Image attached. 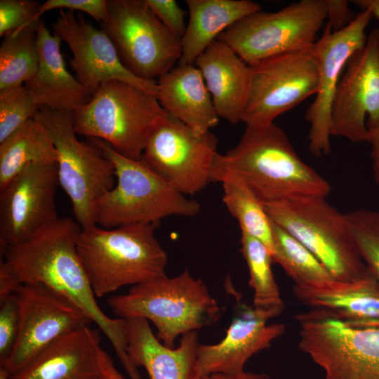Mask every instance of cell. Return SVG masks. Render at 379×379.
<instances>
[{
	"instance_id": "cell-22",
	"label": "cell",
	"mask_w": 379,
	"mask_h": 379,
	"mask_svg": "<svg viewBox=\"0 0 379 379\" xmlns=\"http://www.w3.org/2000/svg\"><path fill=\"white\" fill-rule=\"evenodd\" d=\"M219 117L236 124L241 122L245 109L251 68L225 43L213 41L197 58Z\"/></svg>"
},
{
	"instance_id": "cell-41",
	"label": "cell",
	"mask_w": 379,
	"mask_h": 379,
	"mask_svg": "<svg viewBox=\"0 0 379 379\" xmlns=\"http://www.w3.org/2000/svg\"><path fill=\"white\" fill-rule=\"evenodd\" d=\"M215 379H272L267 375L246 372L245 371L235 374H213Z\"/></svg>"
},
{
	"instance_id": "cell-12",
	"label": "cell",
	"mask_w": 379,
	"mask_h": 379,
	"mask_svg": "<svg viewBox=\"0 0 379 379\" xmlns=\"http://www.w3.org/2000/svg\"><path fill=\"white\" fill-rule=\"evenodd\" d=\"M218 145L211 131L197 133L168 113L149 136L140 161L180 193L192 196L212 182Z\"/></svg>"
},
{
	"instance_id": "cell-15",
	"label": "cell",
	"mask_w": 379,
	"mask_h": 379,
	"mask_svg": "<svg viewBox=\"0 0 379 379\" xmlns=\"http://www.w3.org/2000/svg\"><path fill=\"white\" fill-rule=\"evenodd\" d=\"M20 329L13 352L3 368L8 376L62 335L92 323L74 303L39 283L22 284L15 291Z\"/></svg>"
},
{
	"instance_id": "cell-44",
	"label": "cell",
	"mask_w": 379,
	"mask_h": 379,
	"mask_svg": "<svg viewBox=\"0 0 379 379\" xmlns=\"http://www.w3.org/2000/svg\"><path fill=\"white\" fill-rule=\"evenodd\" d=\"M373 158V171L376 183L379 185V153L371 154Z\"/></svg>"
},
{
	"instance_id": "cell-42",
	"label": "cell",
	"mask_w": 379,
	"mask_h": 379,
	"mask_svg": "<svg viewBox=\"0 0 379 379\" xmlns=\"http://www.w3.org/2000/svg\"><path fill=\"white\" fill-rule=\"evenodd\" d=\"M352 2L361 11H368L373 18L379 20V0H354Z\"/></svg>"
},
{
	"instance_id": "cell-4",
	"label": "cell",
	"mask_w": 379,
	"mask_h": 379,
	"mask_svg": "<svg viewBox=\"0 0 379 379\" xmlns=\"http://www.w3.org/2000/svg\"><path fill=\"white\" fill-rule=\"evenodd\" d=\"M107 304L119 318L150 321L157 338L171 348L179 335L212 325L221 315L206 284L187 269L174 277L132 286L127 293L109 298Z\"/></svg>"
},
{
	"instance_id": "cell-35",
	"label": "cell",
	"mask_w": 379,
	"mask_h": 379,
	"mask_svg": "<svg viewBox=\"0 0 379 379\" xmlns=\"http://www.w3.org/2000/svg\"><path fill=\"white\" fill-rule=\"evenodd\" d=\"M41 4L34 0H1L0 36L4 37L34 22Z\"/></svg>"
},
{
	"instance_id": "cell-36",
	"label": "cell",
	"mask_w": 379,
	"mask_h": 379,
	"mask_svg": "<svg viewBox=\"0 0 379 379\" xmlns=\"http://www.w3.org/2000/svg\"><path fill=\"white\" fill-rule=\"evenodd\" d=\"M53 9L84 12L100 23L107 15V0H47L41 4L33 21L39 20L44 13Z\"/></svg>"
},
{
	"instance_id": "cell-13",
	"label": "cell",
	"mask_w": 379,
	"mask_h": 379,
	"mask_svg": "<svg viewBox=\"0 0 379 379\" xmlns=\"http://www.w3.org/2000/svg\"><path fill=\"white\" fill-rule=\"evenodd\" d=\"M311 48L250 66L249 87L241 122L246 126L274 123L277 117L316 94L318 72Z\"/></svg>"
},
{
	"instance_id": "cell-11",
	"label": "cell",
	"mask_w": 379,
	"mask_h": 379,
	"mask_svg": "<svg viewBox=\"0 0 379 379\" xmlns=\"http://www.w3.org/2000/svg\"><path fill=\"white\" fill-rule=\"evenodd\" d=\"M101 29L124 66L136 77L156 81L181 56V39L162 23L145 0H107Z\"/></svg>"
},
{
	"instance_id": "cell-29",
	"label": "cell",
	"mask_w": 379,
	"mask_h": 379,
	"mask_svg": "<svg viewBox=\"0 0 379 379\" xmlns=\"http://www.w3.org/2000/svg\"><path fill=\"white\" fill-rule=\"evenodd\" d=\"M274 253L295 285L320 287L335 280L317 258L296 238L272 222Z\"/></svg>"
},
{
	"instance_id": "cell-26",
	"label": "cell",
	"mask_w": 379,
	"mask_h": 379,
	"mask_svg": "<svg viewBox=\"0 0 379 379\" xmlns=\"http://www.w3.org/2000/svg\"><path fill=\"white\" fill-rule=\"evenodd\" d=\"M189 22L181 38L178 64H194L218 36L241 19L261 11L250 0H186Z\"/></svg>"
},
{
	"instance_id": "cell-19",
	"label": "cell",
	"mask_w": 379,
	"mask_h": 379,
	"mask_svg": "<svg viewBox=\"0 0 379 379\" xmlns=\"http://www.w3.org/2000/svg\"><path fill=\"white\" fill-rule=\"evenodd\" d=\"M225 338L216 344H199L194 373L199 375L235 374L244 371L247 361L271 346L286 330L284 324H267L281 313L249 307L240 301Z\"/></svg>"
},
{
	"instance_id": "cell-17",
	"label": "cell",
	"mask_w": 379,
	"mask_h": 379,
	"mask_svg": "<svg viewBox=\"0 0 379 379\" xmlns=\"http://www.w3.org/2000/svg\"><path fill=\"white\" fill-rule=\"evenodd\" d=\"M59 186L56 163L27 165L0 190V252L25 241L51 225L57 215Z\"/></svg>"
},
{
	"instance_id": "cell-6",
	"label": "cell",
	"mask_w": 379,
	"mask_h": 379,
	"mask_svg": "<svg viewBox=\"0 0 379 379\" xmlns=\"http://www.w3.org/2000/svg\"><path fill=\"white\" fill-rule=\"evenodd\" d=\"M167 114L155 95L109 80L73 112L74 128L77 135L102 140L120 154L140 160L149 136Z\"/></svg>"
},
{
	"instance_id": "cell-31",
	"label": "cell",
	"mask_w": 379,
	"mask_h": 379,
	"mask_svg": "<svg viewBox=\"0 0 379 379\" xmlns=\"http://www.w3.org/2000/svg\"><path fill=\"white\" fill-rule=\"evenodd\" d=\"M241 252L249 272V286L253 289V307L282 313L285 308L272 271V255L258 239L241 232Z\"/></svg>"
},
{
	"instance_id": "cell-25",
	"label": "cell",
	"mask_w": 379,
	"mask_h": 379,
	"mask_svg": "<svg viewBox=\"0 0 379 379\" xmlns=\"http://www.w3.org/2000/svg\"><path fill=\"white\" fill-rule=\"evenodd\" d=\"M162 107L197 133L211 131L219 122L211 95L194 64L180 65L157 81Z\"/></svg>"
},
{
	"instance_id": "cell-30",
	"label": "cell",
	"mask_w": 379,
	"mask_h": 379,
	"mask_svg": "<svg viewBox=\"0 0 379 379\" xmlns=\"http://www.w3.org/2000/svg\"><path fill=\"white\" fill-rule=\"evenodd\" d=\"M39 20L4 37L0 46V91L24 85L35 74Z\"/></svg>"
},
{
	"instance_id": "cell-2",
	"label": "cell",
	"mask_w": 379,
	"mask_h": 379,
	"mask_svg": "<svg viewBox=\"0 0 379 379\" xmlns=\"http://www.w3.org/2000/svg\"><path fill=\"white\" fill-rule=\"evenodd\" d=\"M227 173L241 178L262 204L326 197L331 190L329 182L300 158L285 132L274 123L246 126L237 145L217 154L212 182Z\"/></svg>"
},
{
	"instance_id": "cell-45",
	"label": "cell",
	"mask_w": 379,
	"mask_h": 379,
	"mask_svg": "<svg viewBox=\"0 0 379 379\" xmlns=\"http://www.w3.org/2000/svg\"><path fill=\"white\" fill-rule=\"evenodd\" d=\"M191 379H215V378L213 375H199L197 374H194Z\"/></svg>"
},
{
	"instance_id": "cell-9",
	"label": "cell",
	"mask_w": 379,
	"mask_h": 379,
	"mask_svg": "<svg viewBox=\"0 0 379 379\" xmlns=\"http://www.w3.org/2000/svg\"><path fill=\"white\" fill-rule=\"evenodd\" d=\"M326 18V0H300L276 12L252 13L228 27L217 39L253 66L310 48Z\"/></svg>"
},
{
	"instance_id": "cell-10",
	"label": "cell",
	"mask_w": 379,
	"mask_h": 379,
	"mask_svg": "<svg viewBox=\"0 0 379 379\" xmlns=\"http://www.w3.org/2000/svg\"><path fill=\"white\" fill-rule=\"evenodd\" d=\"M298 348L326 379H379V327H358L317 309L298 313Z\"/></svg>"
},
{
	"instance_id": "cell-27",
	"label": "cell",
	"mask_w": 379,
	"mask_h": 379,
	"mask_svg": "<svg viewBox=\"0 0 379 379\" xmlns=\"http://www.w3.org/2000/svg\"><path fill=\"white\" fill-rule=\"evenodd\" d=\"M56 161L57 152L49 133L39 121L29 119L0 142V190L27 165Z\"/></svg>"
},
{
	"instance_id": "cell-23",
	"label": "cell",
	"mask_w": 379,
	"mask_h": 379,
	"mask_svg": "<svg viewBox=\"0 0 379 379\" xmlns=\"http://www.w3.org/2000/svg\"><path fill=\"white\" fill-rule=\"evenodd\" d=\"M125 333L132 363L144 367L150 379H191L194 374L197 331L182 335L179 346L174 348L165 346L143 318L126 319Z\"/></svg>"
},
{
	"instance_id": "cell-5",
	"label": "cell",
	"mask_w": 379,
	"mask_h": 379,
	"mask_svg": "<svg viewBox=\"0 0 379 379\" xmlns=\"http://www.w3.org/2000/svg\"><path fill=\"white\" fill-rule=\"evenodd\" d=\"M112 163L117 183L97 201L96 225L115 228L134 224L159 223L171 215L194 217L200 204L175 190L140 160L127 158L109 144L88 138Z\"/></svg>"
},
{
	"instance_id": "cell-40",
	"label": "cell",
	"mask_w": 379,
	"mask_h": 379,
	"mask_svg": "<svg viewBox=\"0 0 379 379\" xmlns=\"http://www.w3.org/2000/svg\"><path fill=\"white\" fill-rule=\"evenodd\" d=\"M100 367L102 374L109 379H124L114 366L111 357L105 350H102L100 355Z\"/></svg>"
},
{
	"instance_id": "cell-1",
	"label": "cell",
	"mask_w": 379,
	"mask_h": 379,
	"mask_svg": "<svg viewBox=\"0 0 379 379\" xmlns=\"http://www.w3.org/2000/svg\"><path fill=\"white\" fill-rule=\"evenodd\" d=\"M81 232L76 220L58 218L1 256L20 285L42 284L78 307L105 334L122 366H128L125 319L111 318L99 307L77 252Z\"/></svg>"
},
{
	"instance_id": "cell-34",
	"label": "cell",
	"mask_w": 379,
	"mask_h": 379,
	"mask_svg": "<svg viewBox=\"0 0 379 379\" xmlns=\"http://www.w3.org/2000/svg\"><path fill=\"white\" fill-rule=\"evenodd\" d=\"M20 329V311L15 293L0 299V366L8 360Z\"/></svg>"
},
{
	"instance_id": "cell-43",
	"label": "cell",
	"mask_w": 379,
	"mask_h": 379,
	"mask_svg": "<svg viewBox=\"0 0 379 379\" xmlns=\"http://www.w3.org/2000/svg\"><path fill=\"white\" fill-rule=\"evenodd\" d=\"M368 142L372 146L371 154L379 153V126L369 133Z\"/></svg>"
},
{
	"instance_id": "cell-46",
	"label": "cell",
	"mask_w": 379,
	"mask_h": 379,
	"mask_svg": "<svg viewBox=\"0 0 379 379\" xmlns=\"http://www.w3.org/2000/svg\"><path fill=\"white\" fill-rule=\"evenodd\" d=\"M8 375L4 368H0V379H8Z\"/></svg>"
},
{
	"instance_id": "cell-8",
	"label": "cell",
	"mask_w": 379,
	"mask_h": 379,
	"mask_svg": "<svg viewBox=\"0 0 379 379\" xmlns=\"http://www.w3.org/2000/svg\"><path fill=\"white\" fill-rule=\"evenodd\" d=\"M34 119L51 138L59 185L71 201L75 220L81 229L96 225V203L115 185L112 161L89 140L77 138L73 112L41 107Z\"/></svg>"
},
{
	"instance_id": "cell-21",
	"label": "cell",
	"mask_w": 379,
	"mask_h": 379,
	"mask_svg": "<svg viewBox=\"0 0 379 379\" xmlns=\"http://www.w3.org/2000/svg\"><path fill=\"white\" fill-rule=\"evenodd\" d=\"M61 42L40 20L37 26L38 68L24 86L39 106L73 112L86 104L91 96L67 70Z\"/></svg>"
},
{
	"instance_id": "cell-47",
	"label": "cell",
	"mask_w": 379,
	"mask_h": 379,
	"mask_svg": "<svg viewBox=\"0 0 379 379\" xmlns=\"http://www.w3.org/2000/svg\"><path fill=\"white\" fill-rule=\"evenodd\" d=\"M95 379H109L107 376L102 374L100 376L97 377Z\"/></svg>"
},
{
	"instance_id": "cell-32",
	"label": "cell",
	"mask_w": 379,
	"mask_h": 379,
	"mask_svg": "<svg viewBox=\"0 0 379 379\" xmlns=\"http://www.w3.org/2000/svg\"><path fill=\"white\" fill-rule=\"evenodd\" d=\"M345 214L359 253L379 285V212L357 209Z\"/></svg>"
},
{
	"instance_id": "cell-33",
	"label": "cell",
	"mask_w": 379,
	"mask_h": 379,
	"mask_svg": "<svg viewBox=\"0 0 379 379\" xmlns=\"http://www.w3.org/2000/svg\"><path fill=\"white\" fill-rule=\"evenodd\" d=\"M40 107L24 85L1 90L0 142L33 119Z\"/></svg>"
},
{
	"instance_id": "cell-28",
	"label": "cell",
	"mask_w": 379,
	"mask_h": 379,
	"mask_svg": "<svg viewBox=\"0 0 379 379\" xmlns=\"http://www.w3.org/2000/svg\"><path fill=\"white\" fill-rule=\"evenodd\" d=\"M223 189L222 201L237 220L241 232L262 242L274 253L272 221L262 203L244 181L237 175L227 173L220 178Z\"/></svg>"
},
{
	"instance_id": "cell-14",
	"label": "cell",
	"mask_w": 379,
	"mask_h": 379,
	"mask_svg": "<svg viewBox=\"0 0 379 379\" xmlns=\"http://www.w3.org/2000/svg\"><path fill=\"white\" fill-rule=\"evenodd\" d=\"M361 11L346 27L336 32L325 26L311 49L317 62V91L305 118L310 124L308 148L317 157L331 152V109L338 85L350 57L367 41L366 27L372 18Z\"/></svg>"
},
{
	"instance_id": "cell-7",
	"label": "cell",
	"mask_w": 379,
	"mask_h": 379,
	"mask_svg": "<svg viewBox=\"0 0 379 379\" xmlns=\"http://www.w3.org/2000/svg\"><path fill=\"white\" fill-rule=\"evenodd\" d=\"M324 197H302L262 204L273 222L310 250L337 281L370 274L355 244L345 213Z\"/></svg>"
},
{
	"instance_id": "cell-37",
	"label": "cell",
	"mask_w": 379,
	"mask_h": 379,
	"mask_svg": "<svg viewBox=\"0 0 379 379\" xmlns=\"http://www.w3.org/2000/svg\"><path fill=\"white\" fill-rule=\"evenodd\" d=\"M154 13L176 37L181 39L187 25L185 22L186 13L174 0H145Z\"/></svg>"
},
{
	"instance_id": "cell-3",
	"label": "cell",
	"mask_w": 379,
	"mask_h": 379,
	"mask_svg": "<svg viewBox=\"0 0 379 379\" xmlns=\"http://www.w3.org/2000/svg\"><path fill=\"white\" fill-rule=\"evenodd\" d=\"M159 223L81 229L77 252L95 296L166 277V252L154 232Z\"/></svg>"
},
{
	"instance_id": "cell-24",
	"label": "cell",
	"mask_w": 379,
	"mask_h": 379,
	"mask_svg": "<svg viewBox=\"0 0 379 379\" xmlns=\"http://www.w3.org/2000/svg\"><path fill=\"white\" fill-rule=\"evenodd\" d=\"M293 292L302 304L350 325L379 327V285L371 274L355 281L333 280L320 287L295 285Z\"/></svg>"
},
{
	"instance_id": "cell-39",
	"label": "cell",
	"mask_w": 379,
	"mask_h": 379,
	"mask_svg": "<svg viewBox=\"0 0 379 379\" xmlns=\"http://www.w3.org/2000/svg\"><path fill=\"white\" fill-rule=\"evenodd\" d=\"M20 286L14 274L4 261L0 263V299L14 294Z\"/></svg>"
},
{
	"instance_id": "cell-18",
	"label": "cell",
	"mask_w": 379,
	"mask_h": 379,
	"mask_svg": "<svg viewBox=\"0 0 379 379\" xmlns=\"http://www.w3.org/2000/svg\"><path fill=\"white\" fill-rule=\"evenodd\" d=\"M51 27L52 33L69 46L75 77L91 96L102 84L119 80L157 97V81L140 79L129 72L107 34L95 27L81 13L60 10Z\"/></svg>"
},
{
	"instance_id": "cell-16",
	"label": "cell",
	"mask_w": 379,
	"mask_h": 379,
	"mask_svg": "<svg viewBox=\"0 0 379 379\" xmlns=\"http://www.w3.org/2000/svg\"><path fill=\"white\" fill-rule=\"evenodd\" d=\"M344 70L331 109V135L368 142L379 126V29L371 30Z\"/></svg>"
},
{
	"instance_id": "cell-20",
	"label": "cell",
	"mask_w": 379,
	"mask_h": 379,
	"mask_svg": "<svg viewBox=\"0 0 379 379\" xmlns=\"http://www.w3.org/2000/svg\"><path fill=\"white\" fill-rule=\"evenodd\" d=\"M99 331L85 326L58 338L8 379H95L100 367Z\"/></svg>"
},
{
	"instance_id": "cell-38",
	"label": "cell",
	"mask_w": 379,
	"mask_h": 379,
	"mask_svg": "<svg viewBox=\"0 0 379 379\" xmlns=\"http://www.w3.org/2000/svg\"><path fill=\"white\" fill-rule=\"evenodd\" d=\"M327 25L332 31H339L348 26L356 18L345 0H326Z\"/></svg>"
}]
</instances>
